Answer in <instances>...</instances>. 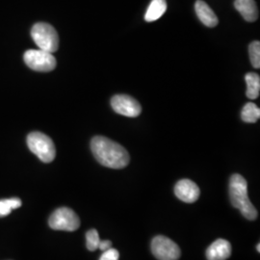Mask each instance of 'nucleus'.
<instances>
[{"label": "nucleus", "instance_id": "39448f33", "mask_svg": "<svg viewBox=\"0 0 260 260\" xmlns=\"http://www.w3.org/2000/svg\"><path fill=\"white\" fill-rule=\"evenodd\" d=\"M48 224L54 231L75 232L80 226V219L71 208L61 207L51 214Z\"/></svg>", "mask_w": 260, "mask_h": 260}, {"label": "nucleus", "instance_id": "f8f14e48", "mask_svg": "<svg viewBox=\"0 0 260 260\" xmlns=\"http://www.w3.org/2000/svg\"><path fill=\"white\" fill-rule=\"evenodd\" d=\"M234 6L247 21L253 22L258 19V8L254 0H235Z\"/></svg>", "mask_w": 260, "mask_h": 260}, {"label": "nucleus", "instance_id": "412c9836", "mask_svg": "<svg viewBox=\"0 0 260 260\" xmlns=\"http://www.w3.org/2000/svg\"><path fill=\"white\" fill-rule=\"evenodd\" d=\"M256 249H257V251H258V252H259V251H260L259 244H257V246H256Z\"/></svg>", "mask_w": 260, "mask_h": 260}, {"label": "nucleus", "instance_id": "f03ea898", "mask_svg": "<svg viewBox=\"0 0 260 260\" xmlns=\"http://www.w3.org/2000/svg\"><path fill=\"white\" fill-rule=\"evenodd\" d=\"M230 198L232 205L240 210L242 215L253 221L257 218V210L248 197V183L244 177L235 174L230 180Z\"/></svg>", "mask_w": 260, "mask_h": 260}, {"label": "nucleus", "instance_id": "423d86ee", "mask_svg": "<svg viewBox=\"0 0 260 260\" xmlns=\"http://www.w3.org/2000/svg\"><path fill=\"white\" fill-rule=\"evenodd\" d=\"M24 62L32 70L48 73L56 68V59L52 53L42 49H29L24 53Z\"/></svg>", "mask_w": 260, "mask_h": 260}, {"label": "nucleus", "instance_id": "f3484780", "mask_svg": "<svg viewBox=\"0 0 260 260\" xmlns=\"http://www.w3.org/2000/svg\"><path fill=\"white\" fill-rule=\"evenodd\" d=\"M86 246L89 251H96L99 249L100 245V235L96 230H90L88 233H86Z\"/></svg>", "mask_w": 260, "mask_h": 260}, {"label": "nucleus", "instance_id": "dca6fc26", "mask_svg": "<svg viewBox=\"0 0 260 260\" xmlns=\"http://www.w3.org/2000/svg\"><path fill=\"white\" fill-rule=\"evenodd\" d=\"M21 205L22 203L18 198L0 201V218L8 216L12 212V210L18 209Z\"/></svg>", "mask_w": 260, "mask_h": 260}, {"label": "nucleus", "instance_id": "f257e3e1", "mask_svg": "<svg viewBox=\"0 0 260 260\" xmlns=\"http://www.w3.org/2000/svg\"><path fill=\"white\" fill-rule=\"evenodd\" d=\"M94 158L103 165L111 169H122L129 163L127 150L120 144L103 136H95L91 142Z\"/></svg>", "mask_w": 260, "mask_h": 260}, {"label": "nucleus", "instance_id": "6e6552de", "mask_svg": "<svg viewBox=\"0 0 260 260\" xmlns=\"http://www.w3.org/2000/svg\"><path fill=\"white\" fill-rule=\"evenodd\" d=\"M111 106L116 113L129 118L138 117L142 112L141 104L127 94H117L113 96Z\"/></svg>", "mask_w": 260, "mask_h": 260}, {"label": "nucleus", "instance_id": "20e7f679", "mask_svg": "<svg viewBox=\"0 0 260 260\" xmlns=\"http://www.w3.org/2000/svg\"><path fill=\"white\" fill-rule=\"evenodd\" d=\"M31 36L39 49L54 53L59 47V37L54 27L46 22L36 23L31 30Z\"/></svg>", "mask_w": 260, "mask_h": 260}, {"label": "nucleus", "instance_id": "a211bd4d", "mask_svg": "<svg viewBox=\"0 0 260 260\" xmlns=\"http://www.w3.org/2000/svg\"><path fill=\"white\" fill-rule=\"evenodd\" d=\"M249 53L251 65L255 69L260 68V43L258 41L252 42L249 47Z\"/></svg>", "mask_w": 260, "mask_h": 260}, {"label": "nucleus", "instance_id": "4468645a", "mask_svg": "<svg viewBox=\"0 0 260 260\" xmlns=\"http://www.w3.org/2000/svg\"><path fill=\"white\" fill-rule=\"evenodd\" d=\"M247 83L246 94L250 100H256L259 96L260 76L254 73H249L245 76Z\"/></svg>", "mask_w": 260, "mask_h": 260}, {"label": "nucleus", "instance_id": "0eeeda50", "mask_svg": "<svg viewBox=\"0 0 260 260\" xmlns=\"http://www.w3.org/2000/svg\"><path fill=\"white\" fill-rule=\"evenodd\" d=\"M151 251L158 260H177L181 255V251L177 244L162 235L152 239Z\"/></svg>", "mask_w": 260, "mask_h": 260}, {"label": "nucleus", "instance_id": "aec40b11", "mask_svg": "<svg viewBox=\"0 0 260 260\" xmlns=\"http://www.w3.org/2000/svg\"><path fill=\"white\" fill-rule=\"evenodd\" d=\"M112 248V242L109 240H104V241L100 242L99 249L103 251H107Z\"/></svg>", "mask_w": 260, "mask_h": 260}, {"label": "nucleus", "instance_id": "9d476101", "mask_svg": "<svg viewBox=\"0 0 260 260\" xmlns=\"http://www.w3.org/2000/svg\"><path fill=\"white\" fill-rule=\"evenodd\" d=\"M232 255V245L224 239H218L206 250L208 260H226Z\"/></svg>", "mask_w": 260, "mask_h": 260}, {"label": "nucleus", "instance_id": "ddd939ff", "mask_svg": "<svg viewBox=\"0 0 260 260\" xmlns=\"http://www.w3.org/2000/svg\"><path fill=\"white\" fill-rule=\"evenodd\" d=\"M167 10L166 0H152L146 12L145 19L149 22L160 19Z\"/></svg>", "mask_w": 260, "mask_h": 260}, {"label": "nucleus", "instance_id": "2eb2a0df", "mask_svg": "<svg viewBox=\"0 0 260 260\" xmlns=\"http://www.w3.org/2000/svg\"><path fill=\"white\" fill-rule=\"evenodd\" d=\"M241 118L245 122L253 123L259 120L260 109L254 103H246L241 112Z\"/></svg>", "mask_w": 260, "mask_h": 260}, {"label": "nucleus", "instance_id": "6ab92c4d", "mask_svg": "<svg viewBox=\"0 0 260 260\" xmlns=\"http://www.w3.org/2000/svg\"><path fill=\"white\" fill-rule=\"evenodd\" d=\"M120 252L115 249H109L107 251H103L100 260H119Z\"/></svg>", "mask_w": 260, "mask_h": 260}, {"label": "nucleus", "instance_id": "1a4fd4ad", "mask_svg": "<svg viewBox=\"0 0 260 260\" xmlns=\"http://www.w3.org/2000/svg\"><path fill=\"white\" fill-rule=\"evenodd\" d=\"M175 194L180 201L193 204L200 198V188L194 181L190 179H181L175 186Z\"/></svg>", "mask_w": 260, "mask_h": 260}, {"label": "nucleus", "instance_id": "9b49d317", "mask_svg": "<svg viewBox=\"0 0 260 260\" xmlns=\"http://www.w3.org/2000/svg\"><path fill=\"white\" fill-rule=\"evenodd\" d=\"M196 13L198 18L207 27H215L219 23V19L212 9L205 1L198 0L195 4Z\"/></svg>", "mask_w": 260, "mask_h": 260}, {"label": "nucleus", "instance_id": "7ed1b4c3", "mask_svg": "<svg viewBox=\"0 0 260 260\" xmlns=\"http://www.w3.org/2000/svg\"><path fill=\"white\" fill-rule=\"evenodd\" d=\"M27 146L44 163H50L55 158L56 149L53 141L42 132L30 133L27 136Z\"/></svg>", "mask_w": 260, "mask_h": 260}]
</instances>
